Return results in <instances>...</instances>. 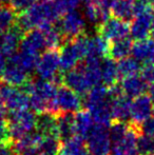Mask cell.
I'll list each match as a JSON object with an SVG mask.
<instances>
[{
  "mask_svg": "<svg viewBox=\"0 0 154 155\" xmlns=\"http://www.w3.org/2000/svg\"><path fill=\"white\" fill-rule=\"evenodd\" d=\"M37 155H48V154H44V153H41V152H39Z\"/></svg>",
  "mask_w": 154,
  "mask_h": 155,
  "instance_id": "obj_43",
  "label": "cell"
},
{
  "mask_svg": "<svg viewBox=\"0 0 154 155\" xmlns=\"http://www.w3.org/2000/svg\"><path fill=\"white\" fill-rule=\"evenodd\" d=\"M94 119L88 109H81L74 113V132L82 138H86L89 131L93 127Z\"/></svg>",
  "mask_w": 154,
  "mask_h": 155,
  "instance_id": "obj_20",
  "label": "cell"
},
{
  "mask_svg": "<svg viewBox=\"0 0 154 155\" xmlns=\"http://www.w3.org/2000/svg\"><path fill=\"white\" fill-rule=\"evenodd\" d=\"M131 53L140 63L154 62V39H140L132 45Z\"/></svg>",
  "mask_w": 154,
  "mask_h": 155,
  "instance_id": "obj_15",
  "label": "cell"
},
{
  "mask_svg": "<svg viewBox=\"0 0 154 155\" xmlns=\"http://www.w3.org/2000/svg\"><path fill=\"white\" fill-rule=\"evenodd\" d=\"M44 34L45 49L47 50H58L60 45L64 43V39L58 30L54 27V25H49L41 29Z\"/></svg>",
  "mask_w": 154,
  "mask_h": 155,
  "instance_id": "obj_27",
  "label": "cell"
},
{
  "mask_svg": "<svg viewBox=\"0 0 154 155\" xmlns=\"http://www.w3.org/2000/svg\"><path fill=\"white\" fill-rule=\"evenodd\" d=\"M32 78V75L30 72H28L22 65L20 64L17 57V52L8 57V60L6 61V65L4 68L3 72L1 74V79L3 82L11 86L18 87L25 84L28 80Z\"/></svg>",
  "mask_w": 154,
  "mask_h": 155,
  "instance_id": "obj_5",
  "label": "cell"
},
{
  "mask_svg": "<svg viewBox=\"0 0 154 155\" xmlns=\"http://www.w3.org/2000/svg\"><path fill=\"white\" fill-rule=\"evenodd\" d=\"M16 13L6 3H0V34L10 30L16 22Z\"/></svg>",
  "mask_w": 154,
  "mask_h": 155,
  "instance_id": "obj_28",
  "label": "cell"
},
{
  "mask_svg": "<svg viewBox=\"0 0 154 155\" xmlns=\"http://www.w3.org/2000/svg\"><path fill=\"white\" fill-rule=\"evenodd\" d=\"M8 2L14 12L16 14H20L22 12H25L34 3V0H8Z\"/></svg>",
  "mask_w": 154,
  "mask_h": 155,
  "instance_id": "obj_33",
  "label": "cell"
},
{
  "mask_svg": "<svg viewBox=\"0 0 154 155\" xmlns=\"http://www.w3.org/2000/svg\"><path fill=\"white\" fill-rule=\"evenodd\" d=\"M35 130L42 135L57 134V115L52 113H40L36 117ZM59 137V136H58Z\"/></svg>",
  "mask_w": 154,
  "mask_h": 155,
  "instance_id": "obj_21",
  "label": "cell"
},
{
  "mask_svg": "<svg viewBox=\"0 0 154 155\" xmlns=\"http://www.w3.org/2000/svg\"><path fill=\"white\" fill-rule=\"evenodd\" d=\"M17 57L20 62V64L27 70L28 72L31 73L33 70H35L36 64H37L39 54L34 53V52L25 51V50H20L19 53H17Z\"/></svg>",
  "mask_w": 154,
  "mask_h": 155,
  "instance_id": "obj_31",
  "label": "cell"
},
{
  "mask_svg": "<svg viewBox=\"0 0 154 155\" xmlns=\"http://www.w3.org/2000/svg\"><path fill=\"white\" fill-rule=\"evenodd\" d=\"M97 34L101 35L108 41H113L127 37L130 32L129 21L123 20L117 17L107 18L103 22L96 27Z\"/></svg>",
  "mask_w": 154,
  "mask_h": 155,
  "instance_id": "obj_8",
  "label": "cell"
},
{
  "mask_svg": "<svg viewBox=\"0 0 154 155\" xmlns=\"http://www.w3.org/2000/svg\"><path fill=\"white\" fill-rule=\"evenodd\" d=\"M144 1L147 2L148 4H150V5L154 8V0H144Z\"/></svg>",
  "mask_w": 154,
  "mask_h": 155,
  "instance_id": "obj_41",
  "label": "cell"
},
{
  "mask_svg": "<svg viewBox=\"0 0 154 155\" xmlns=\"http://www.w3.org/2000/svg\"><path fill=\"white\" fill-rule=\"evenodd\" d=\"M57 134L62 143L75 135L74 113L61 112L57 115Z\"/></svg>",
  "mask_w": 154,
  "mask_h": 155,
  "instance_id": "obj_19",
  "label": "cell"
},
{
  "mask_svg": "<svg viewBox=\"0 0 154 155\" xmlns=\"http://www.w3.org/2000/svg\"><path fill=\"white\" fill-rule=\"evenodd\" d=\"M130 123L128 121H121V120H112L110 126L108 127L109 129V135L110 139L112 141V145L119 141L123 136L126 135L127 131L129 130Z\"/></svg>",
  "mask_w": 154,
  "mask_h": 155,
  "instance_id": "obj_29",
  "label": "cell"
},
{
  "mask_svg": "<svg viewBox=\"0 0 154 155\" xmlns=\"http://www.w3.org/2000/svg\"><path fill=\"white\" fill-rule=\"evenodd\" d=\"M56 104L60 112L75 113L82 109L84 99L74 90L69 88L64 84H61L57 87Z\"/></svg>",
  "mask_w": 154,
  "mask_h": 155,
  "instance_id": "obj_7",
  "label": "cell"
},
{
  "mask_svg": "<svg viewBox=\"0 0 154 155\" xmlns=\"http://www.w3.org/2000/svg\"><path fill=\"white\" fill-rule=\"evenodd\" d=\"M5 65H6L5 55H4L2 52H0V76H1V74H2V72H3Z\"/></svg>",
  "mask_w": 154,
  "mask_h": 155,
  "instance_id": "obj_37",
  "label": "cell"
},
{
  "mask_svg": "<svg viewBox=\"0 0 154 155\" xmlns=\"http://www.w3.org/2000/svg\"><path fill=\"white\" fill-rule=\"evenodd\" d=\"M138 155H154V137L140 133L136 139Z\"/></svg>",
  "mask_w": 154,
  "mask_h": 155,
  "instance_id": "obj_30",
  "label": "cell"
},
{
  "mask_svg": "<svg viewBox=\"0 0 154 155\" xmlns=\"http://www.w3.org/2000/svg\"><path fill=\"white\" fill-rule=\"evenodd\" d=\"M108 51H109V41L103 38L101 35L96 34L95 36L89 38V48L87 56L103 58L108 56Z\"/></svg>",
  "mask_w": 154,
  "mask_h": 155,
  "instance_id": "obj_24",
  "label": "cell"
},
{
  "mask_svg": "<svg viewBox=\"0 0 154 155\" xmlns=\"http://www.w3.org/2000/svg\"><path fill=\"white\" fill-rule=\"evenodd\" d=\"M117 69H118L119 76L128 77V76L136 75V74L139 73L142 65H140V62L136 60L134 57H125L123 59L118 60Z\"/></svg>",
  "mask_w": 154,
  "mask_h": 155,
  "instance_id": "obj_26",
  "label": "cell"
},
{
  "mask_svg": "<svg viewBox=\"0 0 154 155\" xmlns=\"http://www.w3.org/2000/svg\"><path fill=\"white\" fill-rule=\"evenodd\" d=\"M35 70L41 79L53 81L57 86L64 84V73L60 72L59 52L57 50H47L43 52L39 56Z\"/></svg>",
  "mask_w": 154,
  "mask_h": 155,
  "instance_id": "obj_2",
  "label": "cell"
},
{
  "mask_svg": "<svg viewBox=\"0 0 154 155\" xmlns=\"http://www.w3.org/2000/svg\"><path fill=\"white\" fill-rule=\"evenodd\" d=\"M134 0H113L110 8V13L114 17L130 21L133 18Z\"/></svg>",
  "mask_w": 154,
  "mask_h": 155,
  "instance_id": "obj_23",
  "label": "cell"
},
{
  "mask_svg": "<svg viewBox=\"0 0 154 155\" xmlns=\"http://www.w3.org/2000/svg\"><path fill=\"white\" fill-rule=\"evenodd\" d=\"M23 35L25 33L17 27L16 23L10 30L0 34V52H2L5 57H10L15 54L20 45Z\"/></svg>",
  "mask_w": 154,
  "mask_h": 155,
  "instance_id": "obj_12",
  "label": "cell"
},
{
  "mask_svg": "<svg viewBox=\"0 0 154 155\" xmlns=\"http://www.w3.org/2000/svg\"><path fill=\"white\" fill-rule=\"evenodd\" d=\"M53 25L60 33L64 42L84 33L86 21L79 12L72 10L62 15V18H58Z\"/></svg>",
  "mask_w": 154,
  "mask_h": 155,
  "instance_id": "obj_4",
  "label": "cell"
},
{
  "mask_svg": "<svg viewBox=\"0 0 154 155\" xmlns=\"http://www.w3.org/2000/svg\"><path fill=\"white\" fill-rule=\"evenodd\" d=\"M121 91L125 95L130 98H135L137 96L145 94L148 90V84L146 80L138 74L128 77H123V80L120 84Z\"/></svg>",
  "mask_w": 154,
  "mask_h": 155,
  "instance_id": "obj_14",
  "label": "cell"
},
{
  "mask_svg": "<svg viewBox=\"0 0 154 155\" xmlns=\"http://www.w3.org/2000/svg\"><path fill=\"white\" fill-rule=\"evenodd\" d=\"M82 0H54L55 5L60 16H62L66 13L75 10L80 4Z\"/></svg>",
  "mask_w": 154,
  "mask_h": 155,
  "instance_id": "obj_32",
  "label": "cell"
},
{
  "mask_svg": "<svg viewBox=\"0 0 154 155\" xmlns=\"http://www.w3.org/2000/svg\"><path fill=\"white\" fill-rule=\"evenodd\" d=\"M0 93L2 104L6 112L20 111L29 108V95L21 89H18V87L6 84L1 88Z\"/></svg>",
  "mask_w": 154,
  "mask_h": 155,
  "instance_id": "obj_6",
  "label": "cell"
},
{
  "mask_svg": "<svg viewBox=\"0 0 154 155\" xmlns=\"http://www.w3.org/2000/svg\"><path fill=\"white\" fill-rule=\"evenodd\" d=\"M0 155H17L12 143H0Z\"/></svg>",
  "mask_w": 154,
  "mask_h": 155,
  "instance_id": "obj_36",
  "label": "cell"
},
{
  "mask_svg": "<svg viewBox=\"0 0 154 155\" xmlns=\"http://www.w3.org/2000/svg\"><path fill=\"white\" fill-rule=\"evenodd\" d=\"M62 146V141L57 135L48 134L42 135L39 143V152L48 155H57Z\"/></svg>",
  "mask_w": 154,
  "mask_h": 155,
  "instance_id": "obj_25",
  "label": "cell"
},
{
  "mask_svg": "<svg viewBox=\"0 0 154 155\" xmlns=\"http://www.w3.org/2000/svg\"><path fill=\"white\" fill-rule=\"evenodd\" d=\"M64 84L72 90H74L81 97H84L86 94L92 88L86 75L82 63L79 62L77 63L76 67H74L70 71L66 72L64 74Z\"/></svg>",
  "mask_w": 154,
  "mask_h": 155,
  "instance_id": "obj_9",
  "label": "cell"
},
{
  "mask_svg": "<svg viewBox=\"0 0 154 155\" xmlns=\"http://www.w3.org/2000/svg\"><path fill=\"white\" fill-rule=\"evenodd\" d=\"M140 133L142 132L139 127L130 123L129 130L127 131L125 136L116 143H113V148L111 149L112 155H138L136 139Z\"/></svg>",
  "mask_w": 154,
  "mask_h": 155,
  "instance_id": "obj_11",
  "label": "cell"
},
{
  "mask_svg": "<svg viewBox=\"0 0 154 155\" xmlns=\"http://www.w3.org/2000/svg\"><path fill=\"white\" fill-rule=\"evenodd\" d=\"M150 35H151V37H152V39H154V13H153V17H152V22H151Z\"/></svg>",
  "mask_w": 154,
  "mask_h": 155,
  "instance_id": "obj_40",
  "label": "cell"
},
{
  "mask_svg": "<svg viewBox=\"0 0 154 155\" xmlns=\"http://www.w3.org/2000/svg\"><path fill=\"white\" fill-rule=\"evenodd\" d=\"M76 155H91V153L89 152V150L87 149L86 146H84V147H82L81 149L79 150V152H78Z\"/></svg>",
  "mask_w": 154,
  "mask_h": 155,
  "instance_id": "obj_39",
  "label": "cell"
},
{
  "mask_svg": "<svg viewBox=\"0 0 154 155\" xmlns=\"http://www.w3.org/2000/svg\"><path fill=\"white\" fill-rule=\"evenodd\" d=\"M84 143L91 155H110L112 141L108 127L99 124H93L84 138Z\"/></svg>",
  "mask_w": 154,
  "mask_h": 155,
  "instance_id": "obj_3",
  "label": "cell"
},
{
  "mask_svg": "<svg viewBox=\"0 0 154 155\" xmlns=\"http://www.w3.org/2000/svg\"><path fill=\"white\" fill-rule=\"evenodd\" d=\"M140 132L145 135L154 137V118L149 117L140 124Z\"/></svg>",
  "mask_w": 154,
  "mask_h": 155,
  "instance_id": "obj_35",
  "label": "cell"
},
{
  "mask_svg": "<svg viewBox=\"0 0 154 155\" xmlns=\"http://www.w3.org/2000/svg\"><path fill=\"white\" fill-rule=\"evenodd\" d=\"M101 81L103 82V86L107 88L115 86L118 84L119 80V73L117 69V63H115V60L112 59L109 56H106L103 58L101 61Z\"/></svg>",
  "mask_w": 154,
  "mask_h": 155,
  "instance_id": "obj_18",
  "label": "cell"
},
{
  "mask_svg": "<svg viewBox=\"0 0 154 155\" xmlns=\"http://www.w3.org/2000/svg\"><path fill=\"white\" fill-rule=\"evenodd\" d=\"M153 116H154V109H153Z\"/></svg>",
  "mask_w": 154,
  "mask_h": 155,
  "instance_id": "obj_44",
  "label": "cell"
},
{
  "mask_svg": "<svg viewBox=\"0 0 154 155\" xmlns=\"http://www.w3.org/2000/svg\"><path fill=\"white\" fill-rule=\"evenodd\" d=\"M140 76L148 84H154V62L144 64L140 69Z\"/></svg>",
  "mask_w": 154,
  "mask_h": 155,
  "instance_id": "obj_34",
  "label": "cell"
},
{
  "mask_svg": "<svg viewBox=\"0 0 154 155\" xmlns=\"http://www.w3.org/2000/svg\"><path fill=\"white\" fill-rule=\"evenodd\" d=\"M147 92H148V96L150 97L151 101H152L153 104H154V84H152L151 87H149L148 90H147Z\"/></svg>",
  "mask_w": 154,
  "mask_h": 155,
  "instance_id": "obj_38",
  "label": "cell"
},
{
  "mask_svg": "<svg viewBox=\"0 0 154 155\" xmlns=\"http://www.w3.org/2000/svg\"><path fill=\"white\" fill-rule=\"evenodd\" d=\"M130 110H131V99L127 95L121 93L112 98L111 112L113 120L128 121L130 119Z\"/></svg>",
  "mask_w": 154,
  "mask_h": 155,
  "instance_id": "obj_17",
  "label": "cell"
},
{
  "mask_svg": "<svg viewBox=\"0 0 154 155\" xmlns=\"http://www.w3.org/2000/svg\"><path fill=\"white\" fill-rule=\"evenodd\" d=\"M8 0H0V3H6Z\"/></svg>",
  "mask_w": 154,
  "mask_h": 155,
  "instance_id": "obj_42",
  "label": "cell"
},
{
  "mask_svg": "<svg viewBox=\"0 0 154 155\" xmlns=\"http://www.w3.org/2000/svg\"><path fill=\"white\" fill-rule=\"evenodd\" d=\"M153 113V102L151 101L148 94H142L131 101L130 110V123L139 127L146 119L151 117Z\"/></svg>",
  "mask_w": 154,
  "mask_h": 155,
  "instance_id": "obj_10",
  "label": "cell"
},
{
  "mask_svg": "<svg viewBox=\"0 0 154 155\" xmlns=\"http://www.w3.org/2000/svg\"><path fill=\"white\" fill-rule=\"evenodd\" d=\"M153 12L146 13V14L134 16L133 22L130 25V34L131 37L135 40L148 38L150 35V28L152 22Z\"/></svg>",
  "mask_w": 154,
  "mask_h": 155,
  "instance_id": "obj_16",
  "label": "cell"
},
{
  "mask_svg": "<svg viewBox=\"0 0 154 155\" xmlns=\"http://www.w3.org/2000/svg\"><path fill=\"white\" fill-rule=\"evenodd\" d=\"M132 41L130 38L123 37L116 40H113L109 45L108 56L114 60H120L125 57H128L131 53Z\"/></svg>",
  "mask_w": 154,
  "mask_h": 155,
  "instance_id": "obj_22",
  "label": "cell"
},
{
  "mask_svg": "<svg viewBox=\"0 0 154 155\" xmlns=\"http://www.w3.org/2000/svg\"><path fill=\"white\" fill-rule=\"evenodd\" d=\"M19 47H20V50L34 52L37 54L47 50L43 31L39 28H34V29L25 32Z\"/></svg>",
  "mask_w": 154,
  "mask_h": 155,
  "instance_id": "obj_13",
  "label": "cell"
},
{
  "mask_svg": "<svg viewBox=\"0 0 154 155\" xmlns=\"http://www.w3.org/2000/svg\"><path fill=\"white\" fill-rule=\"evenodd\" d=\"M36 117L37 114L28 109L5 113L8 134L12 139V143L22 137L27 133L35 130Z\"/></svg>",
  "mask_w": 154,
  "mask_h": 155,
  "instance_id": "obj_1",
  "label": "cell"
}]
</instances>
